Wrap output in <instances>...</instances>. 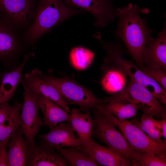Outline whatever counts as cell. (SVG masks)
I'll use <instances>...</instances> for the list:
<instances>
[{
    "label": "cell",
    "mask_w": 166,
    "mask_h": 166,
    "mask_svg": "<svg viewBox=\"0 0 166 166\" xmlns=\"http://www.w3.org/2000/svg\"><path fill=\"white\" fill-rule=\"evenodd\" d=\"M144 9L132 3L116 9L119 20L115 35L122 41L126 49V53L141 69L144 66L143 57L145 45L154 31L148 26L147 18L140 16L141 13L145 11Z\"/></svg>",
    "instance_id": "1"
},
{
    "label": "cell",
    "mask_w": 166,
    "mask_h": 166,
    "mask_svg": "<svg viewBox=\"0 0 166 166\" xmlns=\"http://www.w3.org/2000/svg\"><path fill=\"white\" fill-rule=\"evenodd\" d=\"M85 12L69 6L62 0H40L32 22L22 37L25 45H32L45 34L69 18Z\"/></svg>",
    "instance_id": "2"
},
{
    "label": "cell",
    "mask_w": 166,
    "mask_h": 166,
    "mask_svg": "<svg viewBox=\"0 0 166 166\" xmlns=\"http://www.w3.org/2000/svg\"><path fill=\"white\" fill-rule=\"evenodd\" d=\"M94 37L99 41L106 53L101 66L100 85L108 94H117L125 87L128 81L122 57L125 49L122 43L105 42L100 33L94 34Z\"/></svg>",
    "instance_id": "3"
},
{
    "label": "cell",
    "mask_w": 166,
    "mask_h": 166,
    "mask_svg": "<svg viewBox=\"0 0 166 166\" xmlns=\"http://www.w3.org/2000/svg\"><path fill=\"white\" fill-rule=\"evenodd\" d=\"M40 74L45 81L58 90L66 100L68 105L78 106L82 112H85L110 101L109 97L103 99L97 97L91 89L67 76L57 77L51 71L45 74L40 71Z\"/></svg>",
    "instance_id": "4"
},
{
    "label": "cell",
    "mask_w": 166,
    "mask_h": 166,
    "mask_svg": "<svg viewBox=\"0 0 166 166\" xmlns=\"http://www.w3.org/2000/svg\"><path fill=\"white\" fill-rule=\"evenodd\" d=\"M94 118L92 136L132 163H135L138 152L134 150L123 135L116 128L112 121L97 107L91 109Z\"/></svg>",
    "instance_id": "5"
},
{
    "label": "cell",
    "mask_w": 166,
    "mask_h": 166,
    "mask_svg": "<svg viewBox=\"0 0 166 166\" xmlns=\"http://www.w3.org/2000/svg\"><path fill=\"white\" fill-rule=\"evenodd\" d=\"M128 78L125 87L119 93L111 96V101L133 103L145 115L156 119L165 118L166 106L147 88Z\"/></svg>",
    "instance_id": "6"
},
{
    "label": "cell",
    "mask_w": 166,
    "mask_h": 166,
    "mask_svg": "<svg viewBox=\"0 0 166 166\" xmlns=\"http://www.w3.org/2000/svg\"><path fill=\"white\" fill-rule=\"evenodd\" d=\"M97 108L120 129L124 138L136 151L166 157V140L161 143L157 142L131 122L120 120L99 107Z\"/></svg>",
    "instance_id": "7"
},
{
    "label": "cell",
    "mask_w": 166,
    "mask_h": 166,
    "mask_svg": "<svg viewBox=\"0 0 166 166\" xmlns=\"http://www.w3.org/2000/svg\"><path fill=\"white\" fill-rule=\"evenodd\" d=\"M18 30L0 14V62L13 70L24 49Z\"/></svg>",
    "instance_id": "8"
},
{
    "label": "cell",
    "mask_w": 166,
    "mask_h": 166,
    "mask_svg": "<svg viewBox=\"0 0 166 166\" xmlns=\"http://www.w3.org/2000/svg\"><path fill=\"white\" fill-rule=\"evenodd\" d=\"M23 86L24 103L19 119L23 134L29 145L35 142L36 136L43 124L39 114V94Z\"/></svg>",
    "instance_id": "9"
},
{
    "label": "cell",
    "mask_w": 166,
    "mask_h": 166,
    "mask_svg": "<svg viewBox=\"0 0 166 166\" xmlns=\"http://www.w3.org/2000/svg\"><path fill=\"white\" fill-rule=\"evenodd\" d=\"M35 2L34 0H0V14L19 31L30 25Z\"/></svg>",
    "instance_id": "10"
},
{
    "label": "cell",
    "mask_w": 166,
    "mask_h": 166,
    "mask_svg": "<svg viewBox=\"0 0 166 166\" xmlns=\"http://www.w3.org/2000/svg\"><path fill=\"white\" fill-rule=\"evenodd\" d=\"M69 6L91 14L96 19L93 25L102 28L117 18L111 0H62Z\"/></svg>",
    "instance_id": "11"
},
{
    "label": "cell",
    "mask_w": 166,
    "mask_h": 166,
    "mask_svg": "<svg viewBox=\"0 0 166 166\" xmlns=\"http://www.w3.org/2000/svg\"><path fill=\"white\" fill-rule=\"evenodd\" d=\"M26 166H69L54 147L42 142L37 145L35 142L29 145Z\"/></svg>",
    "instance_id": "12"
},
{
    "label": "cell",
    "mask_w": 166,
    "mask_h": 166,
    "mask_svg": "<svg viewBox=\"0 0 166 166\" xmlns=\"http://www.w3.org/2000/svg\"><path fill=\"white\" fill-rule=\"evenodd\" d=\"M40 71L35 68L26 73L22 77L23 85L49 99L70 113V110L66 100L54 87L42 77Z\"/></svg>",
    "instance_id": "13"
},
{
    "label": "cell",
    "mask_w": 166,
    "mask_h": 166,
    "mask_svg": "<svg viewBox=\"0 0 166 166\" xmlns=\"http://www.w3.org/2000/svg\"><path fill=\"white\" fill-rule=\"evenodd\" d=\"M144 66L166 71V24L156 38L152 36L145 45L143 54Z\"/></svg>",
    "instance_id": "14"
},
{
    "label": "cell",
    "mask_w": 166,
    "mask_h": 166,
    "mask_svg": "<svg viewBox=\"0 0 166 166\" xmlns=\"http://www.w3.org/2000/svg\"><path fill=\"white\" fill-rule=\"evenodd\" d=\"M38 138L42 142L54 147L82 146L69 121L59 123L51 128L48 133L40 135Z\"/></svg>",
    "instance_id": "15"
},
{
    "label": "cell",
    "mask_w": 166,
    "mask_h": 166,
    "mask_svg": "<svg viewBox=\"0 0 166 166\" xmlns=\"http://www.w3.org/2000/svg\"><path fill=\"white\" fill-rule=\"evenodd\" d=\"M34 55L33 52L25 54L18 66L12 70H5L0 73V104L8 102L12 98L18 85L22 83L23 68L27 61Z\"/></svg>",
    "instance_id": "16"
},
{
    "label": "cell",
    "mask_w": 166,
    "mask_h": 166,
    "mask_svg": "<svg viewBox=\"0 0 166 166\" xmlns=\"http://www.w3.org/2000/svg\"><path fill=\"white\" fill-rule=\"evenodd\" d=\"M70 113L69 122L82 146L86 149L91 144L94 128V120L90 110H88L83 113L80 110L73 108Z\"/></svg>",
    "instance_id": "17"
},
{
    "label": "cell",
    "mask_w": 166,
    "mask_h": 166,
    "mask_svg": "<svg viewBox=\"0 0 166 166\" xmlns=\"http://www.w3.org/2000/svg\"><path fill=\"white\" fill-rule=\"evenodd\" d=\"M124 60V64L128 78H131L148 90L150 87L152 93L163 104L166 106V90L146 75L133 61Z\"/></svg>",
    "instance_id": "18"
},
{
    "label": "cell",
    "mask_w": 166,
    "mask_h": 166,
    "mask_svg": "<svg viewBox=\"0 0 166 166\" xmlns=\"http://www.w3.org/2000/svg\"><path fill=\"white\" fill-rule=\"evenodd\" d=\"M85 149L99 165L105 166H133L132 162L108 147L100 144L93 139L90 145Z\"/></svg>",
    "instance_id": "19"
},
{
    "label": "cell",
    "mask_w": 166,
    "mask_h": 166,
    "mask_svg": "<svg viewBox=\"0 0 166 166\" xmlns=\"http://www.w3.org/2000/svg\"><path fill=\"white\" fill-rule=\"evenodd\" d=\"M38 104L43 112V125L51 128L59 123L70 121V114L60 106L39 94Z\"/></svg>",
    "instance_id": "20"
},
{
    "label": "cell",
    "mask_w": 166,
    "mask_h": 166,
    "mask_svg": "<svg viewBox=\"0 0 166 166\" xmlns=\"http://www.w3.org/2000/svg\"><path fill=\"white\" fill-rule=\"evenodd\" d=\"M23 135L20 126L10 138L7 152L8 166H26L29 144Z\"/></svg>",
    "instance_id": "21"
},
{
    "label": "cell",
    "mask_w": 166,
    "mask_h": 166,
    "mask_svg": "<svg viewBox=\"0 0 166 166\" xmlns=\"http://www.w3.org/2000/svg\"><path fill=\"white\" fill-rule=\"evenodd\" d=\"M69 166H99V165L82 146L70 147H54Z\"/></svg>",
    "instance_id": "22"
},
{
    "label": "cell",
    "mask_w": 166,
    "mask_h": 166,
    "mask_svg": "<svg viewBox=\"0 0 166 166\" xmlns=\"http://www.w3.org/2000/svg\"><path fill=\"white\" fill-rule=\"evenodd\" d=\"M98 106L122 121L135 117L138 109L133 103L113 101Z\"/></svg>",
    "instance_id": "23"
},
{
    "label": "cell",
    "mask_w": 166,
    "mask_h": 166,
    "mask_svg": "<svg viewBox=\"0 0 166 166\" xmlns=\"http://www.w3.org/2000/svg\"><path fill=\"white\" fill-rule=\"evenodd\" d=\"M96 53L86 47L76 46L72 48L69 53L71 65L76 69L82 71L87 69L92 63Z\"/></svg>",
    "instance_id": "24"
},
{
    "label": "cell",
    "mask_w": 166,
    "mask_h": 166,
    "mask_svg": "<svg viewBox=\"0 0 166 166\" xmlns=\"http://www.w3.org/2000/svg\"><path fill=\"white\" fill-rule=\"evenodd\" d=\"M22 106L21 102L16 100L12 112L0 124V142L8 137H10L21 126L19 115Z\"/></svg>",
    "instance_id": "25"
},
{
    "label": "cell",
    "mask_w": 166,
    "mask_h": 166,
    "mask_svg": "<svg viewBox=\"0 0 166 166\" xmlns=\"http://www.w3.org/2000/svg\"><path fill=\"white\" fill-rule=\"evenodd\" d=\"M139 127L150 138L154 141L161 143L162 135L160 128V120H157L152 116L143 114L140 121L135 119L131 122Z\"/></svg>",
    "instance_id": "26"
},
{
    "label": "cell",
    "mask_w": 166,
    "mask_h": 166,
    "mask_svg": "<svg viewBox=\"0 0 166 166\" xmlns=\"http://www.w3.org/2000/svg\"><path fill=\"white\" fill-rule=\"evenodd\" d=\"M133 166H165L166 157L148 153L138 152V155Z\"/></svg>",
    "instance_id": "27"
},
{
    "label": "cell",
    "mask_w": 166,
    "mask_h": 166,
    "mask_svg": "<svg viewBox=\"0 0 166 166\" xmlns=\"http://www.w3.org/2000/svg\"><path fill=\"white\" fill-rule=\"evenodd\" d=\"M141 70L166 90V70L146 65H144Z\"/></svg>",
    "instance_id": "28"
},
{
    "label": "cell",
    "mask_w": 166,
    "mask_h": 166,
    "mask_svg": "<svg viewBox=\"0 0 166 166\" xmlns=\"http://www.w3.org/2000/svg\"><path fill=\"white\" fill-rule=\"evenodd\" d=\"M10 138L8 137L0 142V166H8L7 149Z\"/></svg>",
    "instance_id": "29"
},
{
    "label": "cell",
    "mask_w": 166,
    "mask_h": 166,
    "mask_svg": "<svg viewBox=\"0 0 166 166\" xmlns=\"http://www.w3.org/2000/svg\"><path fill=\"white\" fill-rule=\"evenodd\" d=\"M14 105H10L8 102L0 104V124L3 122L12 112Z\"/></svg>",
    "instance_id": "30"
},
{
    "label": "cell",
    "mask_w": 166,
    "mask_h": 166,
    "mask_svg": "<svg viewBox=\"0 0 166 166\" xmlns=\"http://www.w3.org/2000/svg\"><path fill=\"white\" fill-rule=\"evenodd\" d=\"M160 128L162 136L165 140L166 139V118L161 119L160 120Z\"/></svg>",
    "instance_id": "31"
}]
</instances>
